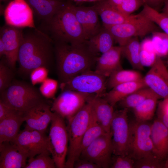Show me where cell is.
Listing matches in <instances>:
<instances>
[{"label":"cell","instance_id":"cell-1","mask_svg":"<svg viewBox=\"0 0 168 168\" xmlns=\"http://www.w3.org/2000/svg\"><path fill=\"white\" fill-rule=\"evenodd\" d=\"M55 58L60 83L95 66L98 54L92 51L86 42L77 44L54 42Z\"/></svg>","mask_w":168,"mask_h":168},{"label":"cell","instance_id":"cell-2","mask_svg":"<svg viewBox=\"0 0 168 168\" xmlns=\"http://www.w3.org/2000/svg\"><path fill=\"white\" fill-rule=\"evenodd\" d=\"M53 43L48 35L38 29L24 34L18 56L19 72L30 75L34 70L39 67L49 70L55 58Z\"/></svg>","mask_w":168,"mask_h":168},{"label":"cell","instance_id":"cell-3","mask_svg":"<svg viewBox=\"0 0 168 168\" xmlns=\"http://www.w3.org/2000/svg\"><path fill=\"white\" fill-rule=\"evenodd\" d=\"M44 25V29L49 34L53 42L77 44L86 40L70 1L64 3L52 18Z\"/></svg>","mask_w":168,"mask_h":168},{"label":"cell","instance_id":"cell-4","mask_svg":"<svg viewBox=\"0 0 168 168\" xmlns=\"http://www.w3.org/2000/svg\"><path fill=\"white\" fill-rule=\"evenodd\" d=\"M0 100L5 104L23 113L46 102L39 89L32 84L18 81H13L0 92Z\"/></svg>","mask_w":168,"mask_h":168},{"label":"cell","instance_id":"cell-5","mask_svg":"<svg viewBox=\"0 0 168 168\" xmlns=\"http://www.w3.org/2000/svg\"><path fill=\"white\" fill-rule=\"evenodd\" d=\"M90 97L86 103L73 117L68 120V146L66 168H73L80 157L82 140L89 124L92 114Z\"/></svg>","mask_w":168,"mask_h":168},{"label":"cell","instance_id":"cell-6","mask_svg":"<svg viewBox=\"0 0 168 168\" xmlns=\"http://www.w3.org/2000/svg\"><path fill=\"white\" fill-rule=\"evenodd\" d=\"M54 113L48 136L49 151L56 168H66L68 146L67 126L64 119L56 113Z\"/></svg>","mask_w":168,"mask_h":168},{"label":"cell","instance_id":"cell-7","mask_svg":"<svg viewBox=\"0 0 168 168\" xmlns=\"http://www.w3.org/2000/svg\"><path fill=\"white\" fill-rule=\"evenodd\" d=\"M156 26L154 23L140 12L128 22L115 25L104 26L110 31L114 40L119 46H123L132 38L142 37L157 31Z\"/></svg>","mask_w":168,"mask_h":168},{"label":"cell","instance_id":"cell-8","mask_svg":"<svg viewBox=\"0 0 168 168\" xmlns=\"http://www.w3.org/2000/svg\"><path fill=\"white\" fill-rule=\"evenodd\" d=\"M128 112V109L126 108L114 111L110 132L114 155L126 156L129 154L132 131Z\"/></svg>","mask_w":168,"mask_h":168},{"label":"cell","instance_id":"cell-9","mask_svg":"<svg viewBox=\"0 0 168 168\" xmlns=\"http://www.w3.org/2000/svg\"><path fill=\"white\" fill-rule=\"evenodd\" d=\"M106 77L92 70L85 71L60 83L62 91L70 90L103 96L107 87Z\"/></svg>","mask_w":168,"mask_h":168},{"label":"cell","instance_id":"cell-10","mask_svg":"<svg viewBox=\"0 0 168 168\" xmlns=\"http://www.w3.org/2000/svg\"><path fill=\"white\" fill-rule=\"evenodd\" d=\"M10 142L28 159L49 151L48 136L36 130L25 128Z\"/></svg>","mask_w":168,"mask_h":168},{"label":"cell","instance_id":"cell-11","mask_svg":"<svg viewBox=\"0 0 168 168\" xmlns=\"http://www.w3.org/2000/svg\"><path fill=\"white\" fill-rule=\"evenodd\" d=\"M151 124L136 120L130 123L132 140L129 155L135 160L154 154L151 137Z\"/></svg>","mask_w":168,"mask_h":168},{"label":"cell","instance_id":"cell-12","mask_svg":"<svg viewBox=\"0 0 168 168\" xmlns=\"http://www.w3.org/2000/svg\"><path fill=\"white\" fill-rule=\"evenodd\" d=\"M62 91L54 100L51 110L67 120L83 107L92 94L70 90Z\"/></svg>","mask_w":168,"mask_h":168},{"label":"cell","instance_id":"cell-13","mask_svg":"<svg viewBox=\"0 0 168 168\" xmlns=\"http://www.w3.org/2000/svg\"><path fill=\"white\" fill-rule=\"evenodd\" d=\"M113 155L110 133H106L95 140L81 153L79 157L87 159L100 168H110Z\"/></svg>","mask_w":168,"mask_h":168},{"label":"cell","instance_id":"cell-14","mask_svg":"<svg viewBox=\"0 0 168 168\" xmlns=\"http://www.w3.org/2000/svg\"><path fill=\"white\" fill-rule=\"evenodd\" d=\"M4 16L6 24L12 26L22 28L36 29L34 15L31 8L25 0H13L4 9Z\"/></svg>","mask_w":168,"mask_h":168},{"label":"cell","instance_id":"cell-15","mask_svg":"<svg viewBox=\"0 0 168 168\" xmlns=\"http://www.w3.org/2000/svg\"><path fill=\"white\" fill-rule=\"evenodd\" d=\"M143 77L147 86L160 98H168V69L161 57L156 54L155 61Z\"/></svg>","mask_w":168,"mask_h":168},{"label":"cell","instance_id":"cell-16","mask_svg":"<svg viewBox=\"0 0 168 168\" xmlns=\"http://www.w3.org/2000/svg\"><path fill=\"white\" fill-rule=\"evenodd\" d=\"M0 38L4 45L7 62L13 70L17 62L18 54L24 38L21 28L6 24L0 28Z\"/></svg>","mask_w":168,"mask_h":168},{"label":"cell","instance_id":"cell-17","mask_svg":"<svg viewBox=\"0 0 168 168\" xmlns=\"http://www.w3.org/2000/svg\"><path fill=\"white\" fill-rule=\"evenodd\" d=\"M47 102L42 103L23 113L26 124L25 128L45 133L54 114Z\"/></svg>","mask_w":168,"mask_h":168},{"label":"cell","instance_id":"cell-18","mask_svg":"<svg viewBox=\"0 0 168 168\" xmlns=\"http://www.w3.org/2000/svg\"><path fill=\"white\" fill-rule=\"evenodd\" d=\"M72 7L86 40L99 31L102 26L99 21L98 12L94 5L85 7L77 6L72 4Z\"/></svg>","mask_w":168,"mask_h":168},{"label":"cell","instance_id":"cell-19","mask_svg":"<svg viewBox=\"0 0 168 168\" xmlns=\"http://www.w3.org/2000/svg\"><path fill=\"white\" fill-rule=\"evenodd\" d=\"M102 96L92 94L90 97L92 112L98 122L107 133H110L114 107Z\"/></svg>","mask_w":168,"mask_h":168},{"label":"cell","instance_id":"cell-20","mask_svg":"<svg viewBox=\"0 0 168 168\" xmlns=\"http://www.w3.org/2000/svg\"><path fill=\"white\" fill-rule=\"evenodd\" d=\"M122 54V46H114L98 57L95 70L106 77H109L114 72L122 68L120 61Z\"/></svg>","mask_w":168,"mask_h":168},{"label":"cell","instance_id":"cell-21","mask_svg":"<svg viewBox=\"0 0 168 168\" xmlns=\"http://www.w3.org/2000/svg\"><path fill=\"white\" fill-rule=\"evenodd\" d=\"M93 5L104 26L115 25L128 22L136 15H124L112 5L108 0L96 2Z\"/></svg>","mask_w":168,"mask_h":168},{"label":"cell","instance_id":"cell-22","mask_svg":"<svg viewBox=\"0 0 168 168\" xmlns=\"http://www.w3.org/2000/svg\"><path fill=\"white\" fill-rule=\"evenodd\" d=\"M0 168H25L27 156L10 142L0 143Z\"/></svg>","mask_w":168,"mask_h":168},{"label":"cell","instance_id":"cell-23","mask_svg":"<svg viewBox=\"0 0 168 168\" xmlns=\"http://www.w3.org/2000/svg\"><path fill=\"white\" fill-rule=\"evenodd\" d=\"M151 137L154 153L162 161L168 151V128L157 118L151 124Z\"/></svg>","mask_w":168,"mask_h":168},{"label":"cell","instance_id":"cell-24","mask_svg":"<svg viewBox=\"0 0 168 168\" xmlns=\"http://www.w3.org/2000/svg\"><path fill=\"white\" fill-rule=\"evenodd\" d=\"M39 20L49 21L61 8L64 3L58 0H25Z\"/></svg>","mask_w":168,"mask_h":168},{"label":"cell","instance_id":"cell-25","mask_svg":"<svg viewBox=\"0 0 168 168\" xmlns=\"http://www.w3.org/2000/svg\"><path fill=\"white\" fill-rule=\"evenodd\" d=\"M25 119L23 113L17 111L0 121V143L11 142L19 133Z\"/></svg>","mask_w":168,"mask_h":168},{"label":"cell","instance_id":"cell-26","mask_svg":"<svg viewBox=\"0 0 168 168\" xmlns=\"http://www.w3.org/2000/svg\"><path fill=\"white\" fill-rule=\"evenodd\" d=\"M147 86L143 79L118 85L105 93L104 98L113 107L117 103L136 90Z\"/></svg>","mask_w":168,"mask_h":168},{"label":"cell","instance_id":"cell-27","mask_svg":"<svg viewBox=\"0 0 168 168\" xmlns=\"http://www.w3.org/2000/svg\"><path fill=\"white\" fill-rule=\"evenodd\" d=\"M114 41L110 31L103 26L97 34L86 42L92 51L98 54L105 53L111 49L114 46Z\"/></svg>","mask_w":168,"mask_h":168},{"label":"cell","instance_id":"cell-28","mask_svg":"<svg viewBox=\"0 0 168 168\" xmlns=\"http://www.w3.org/2000/svg\"><path fill=\"white\" fill-rule=\"evenodd\" d=\"M122 47L123 54L133 67L142 70L144 67L140 60L141 45L138 37L132 38L129 40Z\"/></svg>","mask_w":168,"mask_h":168},{"label":"cell","instance_id":"cell-29","mask_svg":"<svg viewBox=\"0 0 168 168\" xmlns=\"http://www.w3.org/2000/svg\"><path fill=\"white\" fill-rule=\"evenodd\" d=\"M109 77L107 82V86L111 89L119 84L143 79V77L138 72L124 70L122 68L114 72Z\"/></svg>","mask_w":168,"mask_h":168},{"label":"cell","instance_id":"cell-30","mask_svg":"<svg viewBox=\"0 0 168 168\" xmlns=\"http://www.w3.org/2000/svg\"><path fill=\"white\" fill-rule=\"evenodd\" d=\"M157 96L149 98L133 109L136 120L147 122L152 119L156 109Z\"/></svg>","mask_w":168,"mask_h":168},{"label":"cell","instance_id":"cell-31","mask_svg":"<svg viewBox=\"0 0 168 168\" xmlns=\"http://www.w3.org/2000/svg\"><path fill=\"white\" fill-rule=\"evenodd\" d=\"M156 96H158L149 87H143L136 90L119 102V106L122 109H133L146 99Z\"/></svg>","mask_w":168,"mask_h":168},{"label":"cell","instance_id":"cell-32","mask_svg":"<svg viewBox=\"0 0 168 168\" xmlns=\"http://www.w3.org/2000/svg\"><path fill=\"white\" fill-rule=\"evenodd\" d=\"M106 133H108L106 132L103 128L98 122L92 111L89 124L82 140L80 149L81 153L95 140Z\"/></svg>","mask_w":168,"mask_h":168},{"label":"cell","instance_id":"cell-33","mask_svg":"<svg viewBox=\"0 0 168 168\" xmlns=\"http://www.w3.org/2000/svg\"><path fill=\"white\" fill-rule=\"evenodd\" d=\"M140 13L151 21L158 26L164 31L168 35V16L164 13L159 12L146 4Z\"/></svg>","mask_w":168,"mask_h":168},{"label":"cell","instance_id":"cell-34","mask_svg":"<svg viewBox=\"0 0 168 168\" xmlns=\"http://www.w3.org/2000/svg\"><path fill=\"white\" fill-rule=\"evenodd\" d=\"M49 151L41 153L36 157L28 159L25 168H56L54 160Z\"/></svg>","mask_w":168,"mask_h":168},{"label":"cell","instance_id":"cell-35","mask_svg":"<svg viewBox=\"0 0 168 168\" xmlns=\"http://www.w3.org/2000/svg\"><path fill=\"white\" fill-rule=\"evenodd\" d=\"M13 70L8 64L5 56L0 62V92L6 89L12 82Z\"/></svg>","mask_w":168,"mask_h":168},{"label":"cell","instance_id":"cell-36","mask_svg":"<svg viewBox=\"0 0 168 168\" xmlns=\"http://www.w3.org/2000/svg\"><path fill=\"white\" fill-rule=\"evenodd\" d=\"M154 154L135 160L134 168H160L164 167V164Z\"/></svg>","mask_w":168,"mask_h":168},{"label":"cell","instance_id":"cell-37","mask_svg":"<svg viewBox=\"0 0 168 168\" xmlns=\"http://www.w3.org/2000/svg\"><path fill=\"white\" fill-rule=\"evenodd\" d=\"M135 160L129 155H112L110 168H134Z\"/></svg>","mask_w":168,"mask_h":168},{"label":"cell","instance_id":"cell-38","mask_svg":"<svg viewBox=\"0 0 168 168\" xmlns=\"http://www.w3.org/2000/svg\"><path fill=\"white\" fill-rule=\"evenodd\" d=\"M58 86V82L54 79L47 78L41 83L39 90L45 98H53Z\"/></svg>","mask_w":168,"mask_h":168},{"label":"cell","instance_id":"cell-39","mask_svg":"<svg viewBox=\"0 0 168 168\" xmlns=\"http://www.w3.org/2000/svg\"><path fill=\"white\" fill-rule=\"evenodd\" d=\"M143 5L142 0H125L116 9L124 15L130 16Z\"/></svg>","mask_w":168,"mask_h":168},{"label":"cell","instance_id":"cell-40","mask_svg":"<svg viewBox=\"0 0 168 168\" xmlns=\"http://www.w3.org/2000/svg\"><path fill=\"white\" fill-rule=\"evenodd\" d=\"M157 118L168 128V98L163 99L158 104Z\"/></svg>","mask_w":168,"mask_h":168},{"label":"cell","instance_id":"cell-41","mask_svg":"<svg viewBox=\"0 0 168 168\" xmlns=\"http://www.w3.org/2000/svg\"><path fill=\"white\" fill-rule=\"evenodd\" d=\"M48 72L49 70L44 67H39L34 70L30 75L32 84L34 86L43 82L47 78Z\"/></svg>","mask_w":168,"mask_h":168},{"label":"cell","instance_id":"cell-42","mask_svg":"<svg viewBox=\"0 0 168 168\" xmlns=\"http://www.w3.org/2000/svg\"><path fill=\"white\" fill-rule=\"evenodd\" d=\"M153 34V37L152 40L156 54L160 56L166 55L168 51L161 39L158 36Z\"/></svg>","mask_w":168,"mask_h":168},{"label":"cell","instance_id":"cell-43","mask_svg":"<svg viewBox=\"0 0 168 168\" xmlns=\"http://www.w3.org/2000/svg\"><path fill=\"white\" fill-rule=\"evenodd\" d=\"M156 56V53H151L141 49L140 60L144 66L151 67L154 63Z\"/></svg>","mask_w":168,"mask_h":168},{"label":"cell","instance_id":"cell-44","mask_svg":"<svg viewBox=\"0 0 168 168\" xmlns=\"http://www.w3.org/2000/svg\"><path fill=\"white\" fill-rule=\"evenodd\" d=\"M73 168H100L96 164L85 158L79 157L75 161Z\"/></svg>","mask_w":168,"mask_h":168},{"label":"cell","instance_id":"cell-45","mask_svg":"<svg viewBox=\"0 0 168 168\" xmlns=\"http://www.w3.org/2000/svg\"><path fill=\"white\" fill-rule=\"evenodd\" d=\"M17 111L0 100V121Z\"/></svg>","mask_w":168,"mask_h":168},{"label":"cell","instance_id":"cell-46","mask_svg":"<svg viewBox=\"0 0 168 168\" xmlns=\"http://www.w3.org/2000/svg\"><path fill=\"white\" fill-rule=\"evenodd\" d=\"M141 49L151 53H156L152 40L147 39L144 40L140 44Z\"/></svg>","mask_w":168,"mask_h":168},{"label":"cell","instance_id":"cell-47","mask_svg":"<svg viewBox=\"0 0 168 168\" xmlns=\"http://www.w3.org/2000/svg\"><path fill=\"white\" fill-rule=\"evenodd\" d=\"M166 0H142L144 4H146L148 6L156 10V8L164 3Z\"/></svg>","mask_w":168,"mask_h":168},{"label":"cell","instance_id":"cell-48","mask_svg":"<svg viewBox=\"0 0 168 168\" xmlns=\"http://www.w3.org/2000/svg\"><path fill=\"white\" fill-rule=\"evenodd\" d=\"M152 33L159 36L162 40L168 51V35L165 33L156 31Z\"/></svg>","mask_w":168,"mask_h":168},{"label":"cell","instance_id":"cell-49","mask_svg":"<svg viewBox=\"0 0 168 168\" xmlns=\"http://www.w3.org/2000/svg\"><path fill=\"white\" fill-rule=\"evenodd\" d=\"M103 0H69L71 2H73L76 3V4L78 5L86 2H99Z\"/></svg>","mask_w":168,"mask_h":168},{"label":"cell","instance_id":"cell-50","mask_svg":"<svg viewBox=\"0 0 168 168\" xmlns=\"http://www.w3.org/2000/svg\"><path fill=\"white\" fill-rule=\"evenodd\" d=\"M125 0H108L109 3L116 8L119 7Z\"/></svg>","mask_w":168,"mask_h":168},{"label":"cell","instance_id":"cell-51","mask_svg":"<svg viewBox=\"0 0 168 168\" xmlns=\"http://www.w3.org/2000/svg\"><path fill=\"white\" fill-rule=\"evenodd\" d=\"M6 55V51L5 46L3 42L0 38V58L5 56Z\"/></svg>","mask_w":168,"mask_h":168},{"label":"cell","instance_id":"cell-52","mask_svg":"<svg viewBox=\"0 0 168 168\" xmlns=\"http://www.w3.org/2000/svg\"><path fill=\"white\" fill-rule=\"evenodd\" d=\"M164 3L162 12L168 16V0H166Z\"/></svg>","mask_w":168,"mask_h":168},{"label":"cell","instance_id":"cell-53","mask_svg":"<svg viewBox=\"0 0 168 168\" xmlns=\"http://www.w3.org/2000/svg\"><path fill=\"white\" fill-rule=\"evenodd\" d=\"M167 159L164 163V167L166 168H168V151L167 156Z\"/></svg>","mask_w":168,"mask_h":168},{"label":"cell","instance_id":"cell-54","mask_svg":"<svg viewBox=\"0 0 168 168\" xmlns=\"http://www.w3.org/2000/svg\"><path fill=\"white\" fill-rule=\"evenodd\" d=\"M0 2H8V1H9L10 0H0Z\"/></svg>","mask_w":168,"mask_h":168},{"label":"cell","instance_id":"cell-55","mask_svg":"<svg viewBox=\"0 0 168 168\" xmlns=\"http://www.w3.org/2000/svg\"><path fill=\"white\" fill-rule=\"evenodd\" d=\"M167 64H168V60H167Z\"/></svg>","mask_w":168,"mask_h":168},{"label":"cell","instance_id":"cell-56","mask_svg":"<svg viewBox=\"0 0 168 168\" xmlns=\"http://www.w3.org/2000/svg\"><path fill=\"white\" fill-rule=\"evenodd\" d=\"M61 1V0H60Z\"/></svg>","mask_w":168,"mask_h":168}]
</instances>
